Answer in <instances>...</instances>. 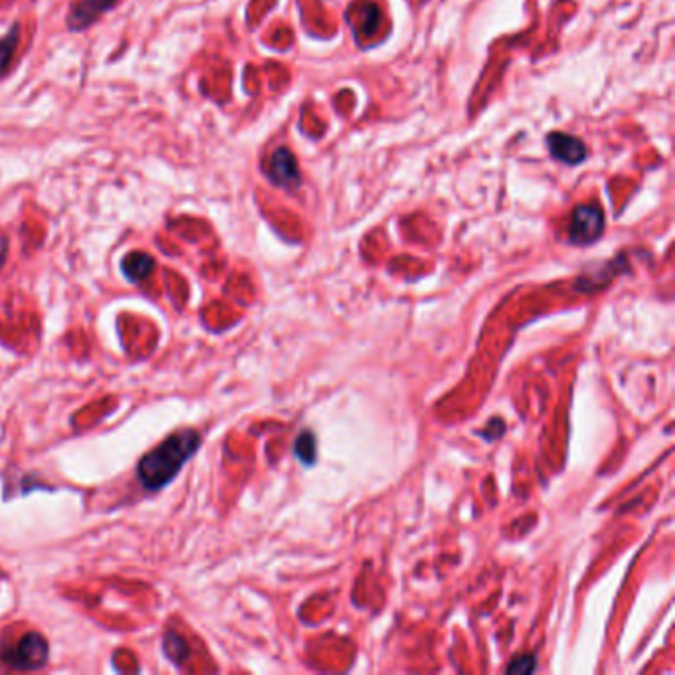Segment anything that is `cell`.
Masks as SVG:
<instances>
[{
	"instance_id": "cell-11",
	"label": "cell",
	"mask_w": 675,
	"mask_h": 675,
	"mask_svg": "<svg viewBox=\"0 0 675 675\" xmlns=\"http://www.w3.org/2000/svg\"><path fill=\"white\" fill-rule=\"evenodd\" d=\"M315 448H317V442H315V436L311 432H302L295 440V456L299 458V461L305 466H311L315 461Z\"/></svg>"
},
{
	"instance_id": "cell-13",
	"label": "cell",
	"mask_w": 675,
	"mask_h": 675,
	"mask_svg": "<svg viewBox=\"0 0 675 675\" xmlns=\"http://www.w3.org/2000/svg\"><path fill=\"white\" fill-rule=\"evenodd\" d=\"M6 256H8V238L0 236V269H3L6 262Z\"/></svg>"
},
{
	"instance_id": "cell-6",
	"label": "cell",
	"mask_w": 675,
	"mask_h": 675,
	"mask_svg": "<svg viewBox=\"0 0 675 675\" xmlns=\"http://www.w3.org/2000/svg\"><path fill=\"white\" fill-rule=\"evenodd\" d=\"M547 147L555 159L566 162V165H581V162L588 157L586 145L578 137H573V135H566V133L548 135Z\"/></svg>"
},
{
	"instance_id": "cell-4",
	"label": "cell",
	"mask_w": 675,
	"mask_h": 675,
	"mask_svg": "<svg viewBox=\"0 0 675 675\" xmlns=\"http://www.w3.org/2000/svg\"><path fill=\"white\" fill-rule=\"evenodd\" d=\"M267 175L269 179H272L274 185L282 188H295L302 185V175H299L297 161L294 157V153L285 147L276 149L274 155L269 157Z\"/></svg>"
},
{
	"instance_id": "cell-10",
	"label": "cell",
	"mask_w": 675,
	"mask_h": 675,
	"mask_svg": "<svg viewBox=\"0 0 675 675\" xmlns=\"http://www.w3.org/2000/svg\"><path fill=\"white\" fill-rule=\"evenodd\" d=\"M18 40H21V26L18 24H14L11 31L0 38V75L8 70V66H11Z\"/></svg>"
},
{
	"instance_id": "cell-1",
	"label": "cell",
	"mask_w": 675,
	"mask_h": 675,
	"mask_svg": "<svg viewBox=\"0 0 675 675\" xmlns=\"http://www.w3.org/2000/svg\"><path fill=\"white\" fill-rule=\"evenodd\" d=\"M202 443L200 434L192 428L179 430L145 454L137 464V479L143 489L161 491L167 487L185 464L195 458Z\"/></svg>"
},
{
	"instance_id": "cell-8",
	"label": "cell",
	"mask_w": 675,
	"mask_h": 675,
	"mask_svg": "<svg viewBox=\"0 0 675 675\" xmlns=\"http://www.w3.org/2000/svg\"><path fill=\"white\" fill-rule=\"evenodd\" d=\"M351 22L355 31L364 38H371L377 34V28L381 24V11L374 3H359L351 11Z\"/></svg>"
},
{
	"instance_id": "cell-12",
	"label": "cell",
	"mask_w": 675,
	"mask_h": 675,
	"mask_svg": "<svg viewBox=\"0 0 675 675\" xmlns=\"http://www.w3.org/2000/svg\"><path fill=\"white\" fill-rule=\"evenodd\" d=\"M537 670V658L531 653L527 655H519V658H515L513 662H511L507 665V671L509 673H533Z\"/></svg>"
},
{
	"instance_id": "cell-7",
	"label": "cell",
	"mask_w": 675,
	"mask_h": 675,
	"mask_svg": "<svg viewBox=\"0 0 675 675\" xmlns=\"http://www.w3.org/2000/svg\"><path fill=\"white\" fill-rule=\"evenodd\" d=\"M155 269V258L147 252H131L121 259V272L131 284H141Z\"/></svg>"
},
{
	"instance_id": "cell-9",
	"label": "cell",
	"mask_w": 675,
	"mask_h": 675,
	"mask_svg": "<svg viewBox=\"0 0 675 675\" xmlns=\"http://www.w3.org/2000/svg\"><path fill=\"white\" fill-rule=\"evenodd\" d=\"M162 652H165L167 660L177 665V668H182V663L187 662L188 653H190V648L187 640L182 638V636H179L177 632H167L165 638H162Z\"/></svg>"
},
{
	"instance_id": "cell-2",
	"label": "cell",
	"mask_w": 675,
	"mask_h": 675,
	"mask_svg": "<svg viewBox=\"0 0 675 675\" xmlns=\"http://www.w3.org/2000/svg\"><path fill=\"white\" fill-rule=\"evenodd\" d=\"M48 653H50V645L44 636L28 632L14 644L4 645L0 652V662L16 671H36L48 663Z\"/></svg>"
},
{
	"instance_id": "cell-5",
	"label": "cell",
	"mask_w": 675,
	"mask_h": 675,
	"mask_svg": "<svg viewBox=\"0 0 675 675\" xmlns=\"http://www.w3.org/2000/svg\"><path fill=\"white\" fill-rule=\"evenodd\" d=\"M119 0H78L67 14V28L70 31H85L93 22L100 21V16L110 13Z\"/></svg>"
},
{
	"instance_id": "cell-3",
	"label": "cell",
	"mask_w": 675,
	"mask_h": 675,
	"mask_svg": "<svg viewBox=\"0 0 675 675\" xmlns=\"http://www.w3.org/2000/svg\"><path fill=\"white\" fill-rule=\"evenodd\" d=\"M604 232V212L598 205L576 206L568 224V238L574 244H592Z\"/></svg>"
}]
</instances>
